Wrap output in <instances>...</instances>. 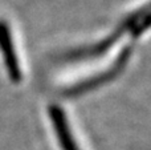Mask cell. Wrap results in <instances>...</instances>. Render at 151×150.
<instances>
[{
  "instance_id": "cell-1",
  "label": "cell",
  "mask_w": 151,
  "mask_h": 150,
  "mask_svg": "<svg viewBox=\"0 0 151 150\" xmlns=\"http://www.w3.org/2000/svg\"><path fill=\"white\" fill-rule=\"evenodd\" d=\"M149 15V4H146L142 9H138L133 13V15L127 16L122 23L119 24L117 29L110 35L109 37H106L105 40L99 41L98 44L96 45H91L89 48H82V49H77V50H73V52L68 53L66 55V60H85V58H93V57H97V56H101L106 52L109 48H111L113 44L117 43V40L122 36L125 32H129L131 29H134L142 20H143L146 16Z\"/></svg>"
},
{
  "instance_id": "cell-2",
  "label": "cell",
  "mask_w": 151,
  "mask_h": 150,
  "mask_svg": "<svg viewBox=\"0 0 151 150\" xmlns=\"http://www.w3.org/2000/svg\"><path fill=\"white\" fill-rule=\"evenodd\" d=\"M133 47L134 45H127L126 48H123V50L121 52V55L118 56V58L115 60V63L113 64V66L109 69V71L104 72V73L98 74L96 77H91L89 80H85V81L80 82V84H76L73 87H70L69 89L64 90V96L66 97H77L80 94H83L86 92H90L93 89H97L98 87L106 84L109 81H113L117 76H119V73L125 69L126 63L129 61L131 56V52H133Z\"/></svg>"
},
{
  "instance_id": "cell-3",
  "label": "cell",
  "mask_w": 151,
  "mask_h": 150,
  "mask_svg": "<svg viewBox=\"0 0 151 150\" xmlns=\"http://www.w3.org/2000/svg\"><path fill=\"white\" fill-rule=\"evenodd\" d=\"M0 52L4 58L9 80L12 82H19L21 80V71L19 66V60L16 56L12 36H11V29L4 20H0Z\"/></svg>"
},
{
  "instance_id": "cell-4",
  "label": "cell",
  "mask_w": 151,
  "mask_h": 150,
  "mask_svg": "<svg viewBox=\"0 0 151 150\" xmlns=\"http://www.w3.org/2000/svg\"><path fill=\"white\" fill-rule=\"evenodd\" d=\"M49 116L50 120H52L53 128L56 130V134L60 140V145L63 150H80L73 140L68 120H66V116L63 109L58 105H50Z\"/></svg>"
}]
</instances>
